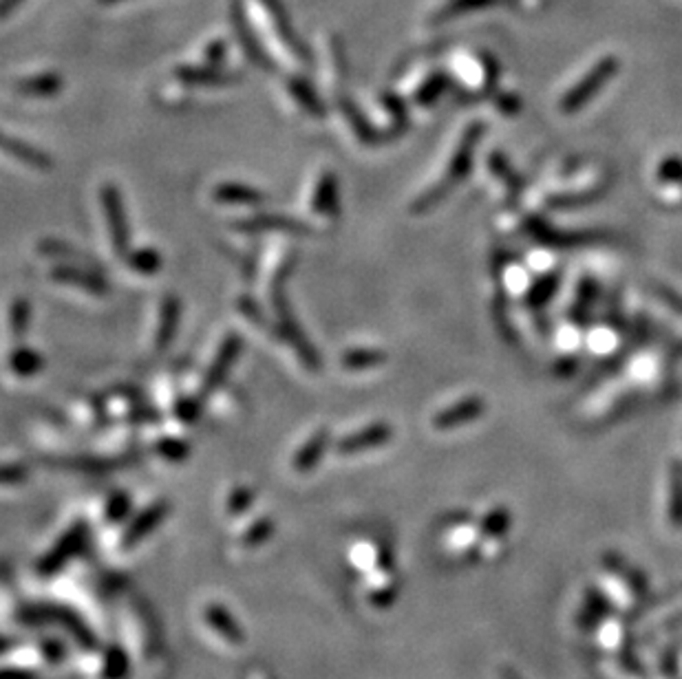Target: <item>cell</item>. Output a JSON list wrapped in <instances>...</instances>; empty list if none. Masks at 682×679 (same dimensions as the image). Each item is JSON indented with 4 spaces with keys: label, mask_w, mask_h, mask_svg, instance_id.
I'll return each instance as SVG.
<instances>
[{
    "label": "cell",
    "mask_w": 682,
    "mask_h": 679,
    "mask_svg": "<svg viewBox=\"0 0 682 679\" xmlns=\"http://www.w3.org/2000/svg\"><path fill=\"white\" fill-rule=\"evenodd\" d=\"M177 78L192 86H225L239 82V75L223 74L215 66H210V69L208 66H182V69H177Z\"/></svg>",
    "instance_id": "18"
},
{
    "label": "cell",
    "mask_w": 682,
    "mask_h": 679,
    "mask_svg": "<svg viewBox=\"0 0 682 679\" xmlns=\"http://www.w3.org/2000/svg\"><path fill=\"white\" fill-rule=\"evenodd\" d=\"M482 135H484V124H482V121H475V124H471L466 130H464L462 139H459L458 148H455L453 157H451L444 179L437 181V183L433 185V188H428L422 197H418V201L411 206V212H413V215H422V212L435 207L437 203L444 201L446 194H449L455 185L462 183L464 176H466L468 170H471L473 155H475Z\"/></svg>",
    "instance_id": "1"
},
{
    "label": "cell",
    "mask_w": 682,
    "mask_h": 679,
    "mask_svg": "<svg viewBox=\"0 0 682 679\" xmlns=\"http://www.w3.org/2000/svg\"><path fill=\"white\" fill-rule=\"evenodd\" d=\"M234 228L247 234L281 232V234H294V237H310L311 234V228L305 223V221H298V219H292V216H283V215L252 216V219L234 223Z\"/></svg>",
    "instance_id": "7"
},
{
    "label": "cell",
    "mask_w": 682,
    "mask_h": 679,
    "mask_svg": "<svg viewBox=\"0 0 682 679\" xmlns=\"http://www.w3.org/2000/svg\"><path fill=\"white\" fill-rule=\"evenodd\" d=\"M99 201H102L104 215H106L113 250H115L117 256H126L129 254L130 232H129V221H126V210H124V201H122L120 190L111 183L102 185V188H99Z\"/></svg>",
    "instance_id": "4"
},
{
    "label": "cell",
    "mask_w": 682,
    "mask_h": 679,
    "mask_svg": "<svg viewBox=\"0 0 682 679\" xmlns=\"http://www.w3.org/2000/svg\"><path fill=\"white\" fill-rule=\"evenodd\" d=\"M179 320H182V302L175 296H166L160 309V324L155 332V348L164 351L170 342H173L175 333L179 329Z\"/></svg>",
    "instance_id": "13"
},
{
    "label": "cell",
    "mask_w": 682,
    "mask_h": 679,
    "mask_svg": "<svg viewBox=\"0 0 682 679\" xmlns=\"http://www.w3.org/2000/svg\"><path fill=\"white\" fill-rule=\"evenodd\" d=\"M442 89H444V78H431L419 89L415 99H418V104H422V106H428V104L435 102V98L442 93Z\"/></svg>",
    "instance_id": "37"
},
{
    "label": "cell",
    "mask_w": 682,
    "mask_h": 679,
    "mask_svg": "<svg viewBox=\"0 0 682 679\" xmlns=\"http://www.w3.org/2000/svg\"><path fill=\"white\" fill-rule=\"evenodd\" d=\"M287 89H290L292 98L296 99L311 117H325L323 102H320V98L316 95V90L311 89L310 82H305L302 78H294L290 80V84H287Z\"/></svg>",
    "instance_id": "25"
},
{
    "label": "cell",
    "mask_w": 682,
    "mask_h": 679,
    "mask_svg": "<svg viewBox=\"0 0 682 679\" xmlns=\"http://www.w3.org/2000/svg\"><path fill=\"white\" fill-rule=\"evenodd\" d=\"M667 519L671 527L682 529V461L674 459L670 465V503Z\"/></svg>",
    "instance_id": "20"
},
{
    "label": "cell",
    "mask_w": 682,
    "mask_h": 679,
    "mask_svg": "<svg viewBox=\"0 0 682 679\" xmlns=\"http://www.w3.org/2000/svg\"><path fill=\"white\" fill-rule=\"evenodd\" d=\"M513 525V514L506 508H495L482 519V536L501 538Z\"/></svg>",
    "instance_id": "29"
},
{
    "label": "cell",
    "mask_w": 682,
    "mask_h": 679,
    "mask_svg": "<svg viewBox=\"0 0 682 679\" xmlns=\"http://www.w3.org/2000/svg\"><path fill=\"white\" fill-rule=\"evenodd\" d=\"M221 56H223V43H216L212 44V49H208V60H210L212 65H216V62L221 60Z\"/></svg>",
    "instance_id": "43"
},
{
    "label": "cell",
    "mask_w": 682,
    "mask_h": 679,
    "mask_svg": "<svg viewBox=\"0 0 682 679\" xmlns=\"http://www.w3.org/2000/svg\"><path fill=\"white\" fill-rule=\"evenodd\" d=\"M661 181H670V183H682V160L680 157H667L658 168Z\"/></svg>",
    "instance_id": "36"
},
{
    "label": "cell",
    "mask_w": 682,
    "mask_h": 679,
    "mask_svg": "<svg viewBox=\"0 0 682 679\" xmlns=\"http://www.w3.org/2000/svg\"><path fill=\"white\" fill-rule=\"evenodd\" d=\"M596 298V283L594 280L585 278L584 285L579 287V296H576L575 309H572V318H575L576 324H585L587 316H590L592 302Z\"/></svg>",
    "instance_id": "32"
},
{
    "label": "cell",
    "mask_w": 682,
    "mask_h": 679,
    "mask_svg": "<svg viewBox=\"0 0 682 679\" xmlns=\"http://www.w3.org/2000/svg\"><path fill=\"white\" fill-rule=\"evenodd\" d=\"M341 111H342V115H345L347 120H349V124H351V129H354L356 137H358L363 144H367V146H376L378 139H380V135L376 133V129H373V126L369 124L367 117H365L363 113H360V108L356 106V104L351 102V99H341Z\"/></svg>",
    "instance_id": "21"
},
{
    "label": "cell",
    "mask_w": 682,
    "mask_h": 679,
    "mask_svg": "<svg viewBox=\"0 0 682 679\" xmlns=\"http://www.w3.org/2000/svg\"><path fill=\"white\" fill-rule=\"evenodd\" d=\"M208 615V622L212 624V627L216 628V631L221 633V636L225 637V640L234 642V644H241L243 637H241V631H239L237 624L232 622V618H230V613H225L221 606H210V609L206 611Z\"/></svg>",
    "instance_id": "30"
},
{
    "label": "cell",
    "mask_w": 682,
    "mask_h": 679,
    "mask_svg": "<svg viewBox=\"0 0 682 679\" xmlns=\"http://www.w3.org/2000/svg\"><path fill=\"white\" fill-rule=\"evenodd\" d=\"M486 413V402L482 397H466L458 404L449 406L446 410L437 413L433 418V428L435 430H453L464 424H471L480 419Z\"/></svg>",
    "instance_id": "8"
},
{
    "label": "cell",
    "mask_w": 682,
    "mask_h": 679,
    "mask_svg": "<svg viewBox=\"0 0 682 679\" xmlns=\"http://www.w3.org/2000/svg\"><path fill=\"white\" fill-rule=\"evenodd\" d=\"M126 510H129V499H126L124 495L115 496V499L111 501V508H108V516H111V519H117V516H122L120 511H126Z\"/></svg>",
    "instance_id": "42"
},
{
    "label": "cell",
    "mask_w": 682,
    "mask_h": 679,
    "mask_svg": "<svg viewBox=\"0 0 682 679\" xmlns=\"http://www.w3.org/2000/svg\"><path fill=\"white\" fill-rule=\"evenodd\" d=\"M40 252L47 256H56V258H62V261H69V265H87V267H98L96 258H91L89 254H82V252L75 250L74 246H67V243L62 241H53V238H49V241H43L40 243Z\"/></svg>",
    "instance_id": "26"
},
{
    "label": "cell",
    "mask_w": 682,
    "mask_h": 679,
    "mask_svg": "<svg viewBox=\"0 0 682 679\" xmlns=\"http://www.w3.org/2000/svg\"><path fill=\"white\" fill-rule=\"evenodd\" d=\"M501 679H521V677H519V673L514 671V668L504 667L501 668Z\"/></svg>",
    "instance_id": "44"
},
{
    "label": "cell",
    "mask_w": 682,
    "mask_h": 679,
    "mask_svg": "<svg viewBox=\"0 0 682 679\" xmlns=\"http://www.w3.org/2000/svg\"><path fill=\"white\" fill-rule=\"evenodd\" d=\"M31 318V305L27 298H16L9 307V329H12L13 338H22L29 329Z\"/></svg>",
    "instance_id": "31"
},
{
    "label": "cell",
    "mask_w": 682,
    "mask_h": 679,
    "mask_svg": "<svg viewBox=\"0 0 682 679\" xmlns=\"http://www.w3.org/2000/svg\"><path fill=\"white\" fill-rule=\"evenodd\" d=\"M0 148H3L7 155L16 157V160H20L22 164L31 166V168H35V170H49L53 166V161L49 160V157L44 155L43 151H38V148L20 142V139L4 137L3 133H0Z\"/></svg>",
    "instance_id": "15"
},
{
    "label": "cell",
    "mask_w": 682,
    "mask_h": 679,
    "mask_svg": "<svg viewBox=\"0 0 682 679\" xmlns=\"http://www.w3.org/2000/svg\"><path fill=\"white\" fill-rule=\"evenodd\" d=\"M157 452H160L161 457H166V459L170 461H179L184 459V457H188V446L184 441H179V439H161L160 443H157Z\"/></svg>",
    "instance_id": "35"
},
{
    "label": "cell",
    "mask_w": 682,
    "mask_h": 679,
    "mask_svg": "<svg viewBox=\"0 0 682 679\" xmlns=\"http://www.w3.org/2000/svg\"><path fill=\"white\" fill-rule=\"evenodd\" d=\"M393 430L389 424H372L367 428L358 430L354 434H347L345 439H341L338 443V452L342 455H356V452L373 450V448L385 446L387 441H391Z\"/></svg>",
    "instance_id": "9"
},
{
    "label": "cell",
    "mask_w": 682,
    "mask_h": 679,
    "mask_svg": "<svg viewBox=\"0 0 682 679\" xmlns=\"http://www.w3.org/2000/svg\"><path fill=\"white\" fill-rule=\"evenodd\" d=\"M616 69H618L616 60L599 62V65H596L579 84H575L570 90H568V95L561 99V104H559V111H561L563 115H575V113H579L581 108H584L585 104L590 102V99L594 98L605 84H608V80L616 74Z\"/></svg>",
    "instance_id": "3"
},
{
    "label": "cell",
    "mask_w": 682,
    "mask_h": 679,
    "mask_svg": "<svg viewBox=\"0 0 682 679\" xmlns=\"http://www.w3.org/2000/svg\"><path fill=\"white\" fill-rule=\"evenodd\" d=\"M126 262L133 271L144 276H151L155 271H160L161 267V256L160 252L153 250V247H142V250H133L126 254Z\"/></svg>",
    "instance_id": "28"
},
{
    "label": "cell",
    "mask_w": 682,
    "mask_h": 679,
    "mask_svg": "<svg viewBox=\"0 0 682 679\" xmlns=\"http://www.w3.org/2000/svg\"><path fill=\"white\" fill-rule=\"evenodd\" d=\"M287 271H290V265L283 267L281 278H274L272 283V307H274V314H277L278 333H281V338L298 353V357H301L302 364H305L307 369L318 371L320 369L318 351H316L314 344L307 340L305 332H302V327L298 324V320L294 318L290 300H287L286 296V287H283V285H286Z\"/></svg>",
    "instance_id": "2"
},
{
    "label": "cell",
    "mask_w": 682,
    "mask_h": 679,
    "mask_svg": "<svg viewBox=\"0 0 682 679\" xmlns=\"http://www.w3.org/2000/svg\"><path fill=\"white\" fill-rule=\"evenodd\" d=\"M382 102H385L387 111H389L393 115V120H396L397 129H402V124L406 126V121H409V115H406V108L402 106L400 99H397L396 95H385V98H382Z\"/></svg>",
    "instance_id": "39"
},
{
    "label": "cell",
    "mask_w": 682,
    "mask_h": 679,
    "mask_svg": "<svg viewBox=\"0 0 682 679\" xmlns=\"http://www.w3.org/2000/svg\"><path fill=\"white\" fill-rule=\"evenodd\" d=\"M311 207L318 212L320 216L333 219L341 210V190H338V176L332 172H325L320 176L318 185L314 188V197H311Z\"/></svg>",
    "instance_id": "12"
},
{
    "label": "cell",
    "mask_w": 682,
    "mask_h": 679,
    "mask_svg": "<svg viewBox=\"0 0 682 679\" xmlns=\"http://www.w3.org/2000/svg\"><path fill=\"white\" fill-rule=\"evenodd\" d=\"M241 348H243V340L239 333H228V336L223 338L215 360H212L210 369H208V373L203 375L201 388H199V391H201V397L210 395V393H215L216 388L223 384V379L228 378L230 369L234 366L237 357L241 355Z\"/></svg>",
    "instance_id": "5"
},
{
    "label": "cell",
    "mask_w": 682,
    "mask_h": 679,
    "mask_svg": "<svg viewBox=\"0 0 682 679\" xmlns=\"http://www.w3.org/2000/svg\"><path fill=\"white\" fill-rule=\"evenodd\" d=\"M585 609L590 613L599 615L600 620L609 618L614 613V605L609 602V597L603 594V591L594 589V587H587L585 589Z\"/></svg>",
    "instance_id": "33"
},
{
    "label": "cell",
    "mask_w": 682,
    "mask_h": 679,
    "mask_svg": "<svg viewBox=\"0 0 682 679\" xmlns=\"http://www.w3.org/2000/svg\"><path fill=\"white\" fill-rule=\"evenodd\" d=\"M62 89V78L56 74H44V75H34V78H27L18 82V93L29 95V98H51L58 95Z\"/></svg>",
    "instance_id": "23"
},
{
    "label": "cell",
    "mask_w": 682,
    "mask_h": 679,
    "mask_svg": "<svg viewBox=\"0 0 682 679\" xmlns=\"http://www.w3.org/2000/svg\"><path fill=\"white\" fill-rule=\"evenodd\" d=\"M488 168L495 172V175H499L501 181H504L506 185H510L513 190L521 188V179H519V175L510 168V164L504 160V155H499V152H492V155L488 157Z\"/></svg>",
    "instance_id": "34"
},
{
    "label": "cell",
    "mask_w": 682,
    "mask_h": 679,
    "mask_svg": "<svg viewBox=\"0 0 682 679\" xmlns=\"http://www.w3.org/2000/svg\"><path fill=\"white\" fill-rule=\"evenodd\" d=\"M661 668H662V675L665 677L678 675V655H676V651H665V653H662Z\"/></svg>",
    "instance_id": "40"
},
{
    "label": "cell",
    "mask_w": 682,
    "mask_h": 679,
    "mask_svg": "<svg viewBox=\"0 0 682 679\" xmlns=\"http://www.w3.org/2000/svg\"><path fill=\"white\" fill-rule=\"evenodd\" d=\"M603 563H605V567H608V572H612L614 576L621 578V581L625 582L627 589H630L636 597L647 596V591H649L647 576H645V574L640 572L639 567H634V565L627 563V560L623 558L621 554H616V551H605Z\"/></svg>",
    "instance_id": "10"
},
{
    "label": "cell",
    "mask_w": 682,
    "mask_h": 679,
    "mask_svg": "<svg viewBox=\"0 0 682 679\" xmlns=\"http://www.w3.org/2000/svg\"><path fill=\"white\" fill-rule=\"evenodd\" d=\"M341 362L349 371H367L373 369V366L385 364L387 355L380 348H351V351L342 353Z\"/></svg>",
    "instance_id": "24"
},
{
    "label": "cell",
    "mask_w": 682,
    "mask_h": 679,
    "mask_svg": "<svg viewBox=\"0 0 682 679\" xmlns=\"http://www.w3.org/2000/svg\"><path fill=\"white\" fill-rule=\"evenodd\" d=\"M44 366V357L40 355L35 348L29 347H18L16 351L9 355V369L18 378H31V375H38Z\"/></svg>",
    "instance_id": "22"
},
{
    "label": "cell",
    "mask_w": 682,
    "mask_h": 679,
    "mask_svg": "<svg viewBox=\"0 0 682 679\" xmlns=\"http://www.w3.org/2000/svg\"><path fill=\"white\" fill-rule=\"evenodd\" d=\"M327 443H329V433L325 428L311 434V437L305 441V446L294 455V464H292L294 470H298V472H310L311 468H316L320 457H323L325 450H327Z\"/></svg>",
    "instance_id": "17"
},
{
    "label": "cell",
    "mask_w": 682,
    "mask_h": 679,
    "mask_svg": "<svg viewBox=\"0 0 682 679\" xmlns=\"http://www.w3.org/2000/svg\"><path fill=\"white\" fill-rule=\"evenodd\" d=\"M528 232L537 238V241L545 243L550 247H575V246H584V243H592L596 238H600L599 234L594 232H581V234H568V232H559V230H553L548 223L539 219H530L526 223Z\"/></svg>",
    "instance_id": "11"
},
{
    "label": "cell",
    "mask_w": 682,
    "mask_h": 679,
    "mask_svg": "<svg viewBox=\"0 0 682 679\" xmlns=\"http://www.w3.org/2000/svg\"><path fill=\"white\" fill-rule=\"evenodd\" d=\"M51 278L62 285H71V287H78L82 289V292L93 293V296H104V293L111 292L108 280L104 278V276H99L93 267L62 262L60 267H56V269L51 271Z\"/></svg>",
    "instance_id": "6"
},
{
    "label": "cell",
    "mask_w": 682,
    "mask_h": 679,
    "mask_svg": "<svg viewBox=\"0 0 682 679\" xmlns=\"http://www.w3.org/2000/svg\"><path fill=\"white\" fill-rule=\"evenodd\" d=\"M164 516H166V505L164 503L153 505V508H148L146 511H144V514H139V519L129 527V534H126V538H124V545L133 547V545H137L139 541H144V538H146L148 534H151L153 529H155L157 525L161 523V520H164Z\"/></svg>",
    "instance_id": "19"
},
{
    "label": "cell",
    "mask_w": 682,
    "mask_h": 679,
    "mask_svg": "<svg viewBox=\"0 0 682 679\" xmlns=\"http://www.w3.org/2000/svg\"><path fill=\"white\" fill-rule=\"evenodd\" d=\"M177 415L184 419V422H192V419L199 418V413H201V400L199 397H184V400L177 402Z\"/></svg>",
    "instance_id": "38"
},
{
    "label": "cell",
    "mask_w": 682,
    "mask_h": 679,
    "mask_svg": "<svg viewBox=\"0 0 682 679\" xmlns=\"http://www.w3.org/2000/svg\"><path fill=\"white\" fill-rule=\"evenodd\" d=\"M658 293H661L662 300H665L667 305H670L671 309L676 311V314L682 316V296L680 293H676L674 289H667V287H658Z\"/></svg>",
    "instance_id": "41"
},
{
    "label": "cell",
    "mask_w": 682,
    "mask_h": 679,
    "mask_svg": "<svg viewBox=\"0 0 682 679\" xmlns=\"http://www.w3.org/2000/svg\"><path fill=\"white\" fill-rule=\"evenodd\" d=\"M557 287H559V271H550V274H545L544 278H539L535 285H532L530 292L526 293V305L532 307V309L545 307L550 298L554 296V292H557Z\"/></svg>",
    "instance_id": "27"
},
{
    "label": "cell",
    "mask_w": 682,
    "mask_h": 679,
    "mask_svg": "<svg viewBox=\"0 0 682 679\" xmlns=\"http://www.w3.org/2000/svg\"><path fill=\"white\" fill-rule=\"evenodd\" d=\"M215 199L219 203H230V206H261L268 199V194L252 188V185L221 183L215 188Z\"/></svg>",
    "instance_id": "16"
},
{
    "label": "cell",
    "mask_w": 682,
    "mask_h": 679,
    "mask_svg": "<svg viewBox=\"0 0 682 679\" xmlns=\"http://www.w3.org/2000/svg\"><path fill=\"white\" fill-rule=\"evenodd\" d=\"M84 542V529L82 527H74L69 534H67L65 538H62L60 542H58L56 550L51 551V554L47 556V558L43 560V565H40V572L43 574H53L58 572V569L62 567V565L67 563V560L71 558V556L75 554V551L82 547Z\"/></svg>",
    "instance_id": "14"
}]
</instances>
